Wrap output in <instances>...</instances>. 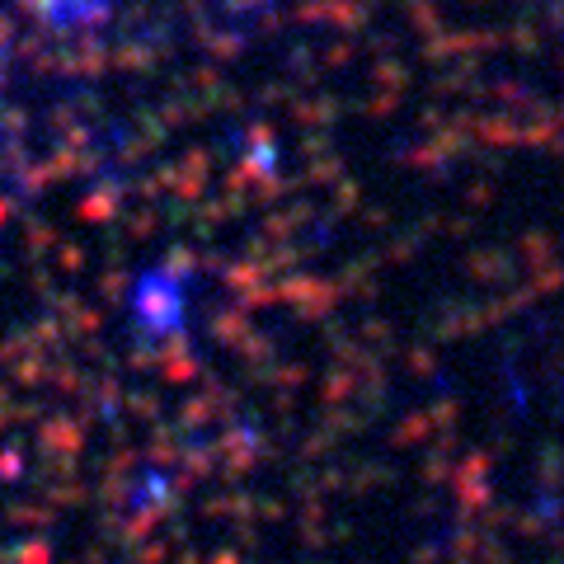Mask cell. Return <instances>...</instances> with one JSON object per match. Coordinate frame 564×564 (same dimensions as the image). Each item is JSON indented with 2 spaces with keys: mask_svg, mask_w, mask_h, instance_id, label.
I'll return each instance as SVG.
<instances>
[]
</instances>
